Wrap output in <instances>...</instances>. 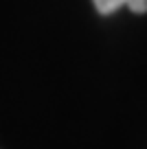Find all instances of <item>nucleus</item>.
<instances>
[{"label": "nucleus", "mask_w": 147, "mask_h": 149, "mask_svg": "<svg viewBox=\"0 0 147 149\" xmlns=\"http://www.w3.org/2000/svg\"><path fill=\"white\" fill-rule=\"evenodd\" d=\"M92 2H94V9L103 15L114 13L121 7H127L134 13H145L147 11V0H92Z\"/></svg>", "instance_id": "nucleus-1"}]
</instances>
